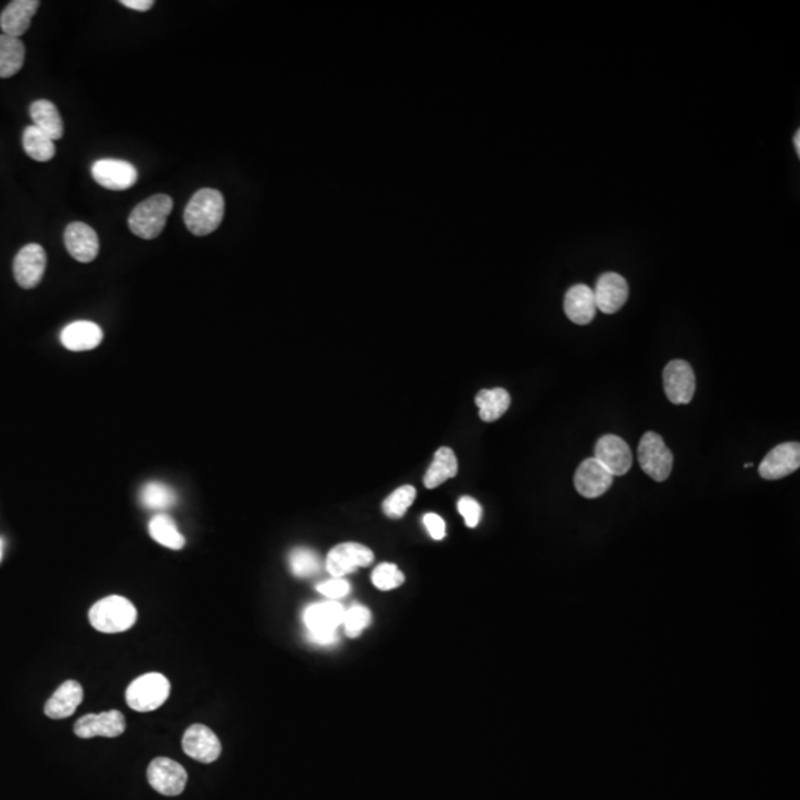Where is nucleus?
I'll return each instance as SVG.
<instances>
[{"mask_svg":"<svg viewBox=\"0 0 800 800\" xmlns=\"http://www.w3.org/2000/svg\"><path fill=\"white\" fill-rule=\"evenodd\" d=\"M224 218V198L215 189H202L192 196L184 211V223L194 236H206L220 227Z\"/></svg>","mask_w":800,"mask_h":800,"instance_id":"obj_1","label":"nucleus"},{"mask_svg":"<svg viewBox=\"0 0 800 800\" xmlns=\"http://www.w3.org/2000/svg\"><path fill=\"white\" fill-rule=\"evenodd\" d=\"M174 208V201L168 194H154L151 198L142 201L130 213L128 225L135 236L141 239H154L163 232L166 220Z\"/></svg>","mask_w":800,"mask_h":800,"instance_id":"obj_2","label":"nucleus"},{"mask_svg":"<svg viewBox=\"0 0 800 800\" xmlns=\"http://www.w3.org/2000/svg\"><path fill=\"white\" fill-rule=\"evenodd\" d=\"M89 621L101 633H122L134 626L137 609L122 596H109L91 608Z\"/></svg>","mask_w":800,"mask_h":800,"instance_id":"obj_3","label":"nucleus"},{"mask_svg":"<svg viewBox=\"0 0 800 800\" xmlns=\"http://www.w3.org/2000/svg\"><path fill=\"white\" fill-rule=\"evenodd\" d=\"M344 608L339 603H313L306 608L303 619L307 627L308 639L317 645H332L337 642V629L343 626Z\"/></svg>","mask_w":800,"mask_h":800,"instance_id":"obj_4","label":"nucleus"},{"mask_svg":"<svg viewBox=\"0 0 800 800\" xmlns=\"http://www.w3.org/2000/svg\"><path fill=\"white\" fill-rule=\"evenodd\" d=\"M171 692V683L161 673H147L128 686L127 702L135 712H153L163 706Z\"/></svg>","mask_w":800,"mask_h":800,"instance_id":"obj_5","label":"nucleus"},{"mask_svg":"<svg viewBox=\"0 0 800 800\" xmlns=\"http://www.w3.org/2000/svg\"><path fill=\"white\" fill-rule=\"evenodd\" d=\"M639 464L655 482H664L673 470V453L667 448L660 434L648 431L643 434L638 448Z\"/></svg>","mask_w":800,"mask_h":800,"instance_id":"obj_6","label":"nucleus"},{"mask_svg":"<svg viewBox=\"0 0 800 800\" xmlns=\"http://www.w3.org/2000/svg\"><path fill=\"white\" fill-rule=\"evenodd\" d=\"M186 769L168 757H156L147 768V780L163 796H178L186 789Z\"/></svg>","mask_w":800,"mask_h":800,"instance_id":"obj_7","label":"nucleus"},{"mask_svg":"<svg viewBox=\"0 0 800 800\" xmlns=\"http://www.w3.org/2000/svg\"><path fill=\"white\" fill-rule=\"evenodd\" d=\"M374 562V553L359 543H343L327 553V569L332 578H343L358 568L369 566Z\"/></svg>","mask_w":800,"mask_h":800,"instance_id":"obj_8","label":"nucleus"},{"mask_svg":"<svg viewBox=\"0 0 800 800\" xmlns=\"http://www.w3.org/2000/svg\"><path fill=\"white\" fill-rule=\"evenodd\" d=\"M92 177L104 189L122 192L137 184L139 171L127 161L101 159L92 165Z\"/></svg>","mask_w":800,"mask_h":800,"instance_id":"obj_9","label":"nucleus"},{"mask_svg":"<svg viewBox=\"0 0 800 800\" xmlns=\"http://www.w3.org/2000/svg\"><path fill=\"white\" fill-rule=\"evenodd\" d=\"M667 398L674 405L690 403L695 395V374L685 360H671L662 372Z\"/></svg>","mask_w":800,"mask_h":800,"instance_id":"obj_10","label":"nucleus"},{"mask_svg":"<svg viewBox=\"0 0 800 800\" xmlns=\"http://www.w3.org/2000/svg\"><path fill=\"white\" fill-rule=\"evenodd\" d=\"M47 268V253L37 244H28L20 249L14 260V276L21 288L33 289L40 284Z\"/></svg>","mask_w":800,"mask_h":800,"instance_id":"obj_11","label":"nucleus"},{"mask_svg":"<svg viewBox=\"0 0 800 800\" xmlns=\"http://www.w3.org/2000/svg\"><path fill=\"white\" fill-rule=\"evenodd\" d=\"M595 458L612 476H623L633 464L631 451L624 439L605 434L596 443Z\"/></svg>","mask_w":800,"mask_h":800,"instance_id":"obj_12","label":"nucleus"},{"mask_svg":"<svg viewBox=\"0 0 800 800\" xmlns=\"http://www.w3.org/2000/svg\"><path fill=\"white\" fill-rule=\"evenodd\" d=\"M800 465V445L787 442L775 446L759 465V474L766 481H777L795 473Z\"/></svg>","mask_w":800,"mask_h":800,"instance_id":"obj_13","label":"nucleus"},{"mask_svg":"<svg viewBox=\"0 0 800 800\" xmlns=\"http://www.w3.org/2000/svg\"><path fill=\"white\" fill-rule=\"evenodd\" d=\"M182 750L187 756L192 757L194 761L201 764H213L217 761L221 754V743L213 731L209 730L208 726L196 725L190 726L189 730L182 737Z\"/></svg>","mask_w":800,"mask_h":800,"instance_id":"obj_14","label":"nucleus"},{"mask_svg":"<svg viewBox=\"0 0 800 800\" xmlns=\"http://www.w3.org/2000/svg\"><path fill=\"white\" fill-rule=\"evenodd\" d=\"M127 730V722L118 710H109L106 713L87 714L76 722L75 733L79 738L106 737L115 738Z\"/></svg>","mask_w":800,"mask_h":800,"instance_id":"obj_15","label":"nucleus"},{"mask_svg":"<svg viewBox=\"0 0 800 800\" xmlns=\"http://www.w3.org/2000/svg\"><path fill=\"white\" fill-rule=\"evenodd\" d=\"M614 476L595 457L587 458L577 469L574 483L580 495L597 498L611 488Z\"/></svg>","mask_w":800,"mask_h":800,"instance_id":"obj_16","label":"nucleus"},{"mask_svg":"<svg viewBox=\"0 0 800 800\" xmlns=\"http://www.w3.org/2000/svg\"><path fill=\"white\" fill-rule=\"evenodd\" d=\"M596 307L605 315H614L629 298V285L618 273H605L595 288Z\"/></svg>","mask_w":800,"mask_h":800,"instance_id":"obj_17","label":"nucleus"},{"mask_svg":"<svg viewBox=\"0 0 800 800\" xmlns=\"http://www.w3.org/2000/svg\"><path fill=\"white\" fill-rule=\"evenodd\" d=\"M64 242L68 254L79 263H91L99 255V241L97 233L80 221L68 225L64 232Z\"/></svg>","mask_w":800,"mask_h":800,"instance_id":"obj_18","label":"nucleus"},{"mask_svg":"<svg viewBox=\"0 0 800 800\" xmlns=\"http://www.w3.org/2000/svg\"><path fill=\"white\" fill-rule=\"evenodd\" d=\"M40 2L37 0H14L4 9L0 16V28L4 35L18 37L27 32L32 18L39 9Z\"/></svg>","mask_w":800,"mask_h":800,"instance_id":"obj_19","label":"nucleus"},{"mask_svg":"<svg viewBox=\"0 0 800 800\" xmlns=\"http://www.w3.org/2000/svg\"><path fill=\"white\" fill-rule=\"evenodd\" d=\"M59 338L68 350H94L103 341V329L89 320H78L64 327Z\"/></svg>","mask_w":800,"mask_h":800,"instance_id":"obj_20","label":"nucleus"},{"mask_svg":"<svg viewBox=\"0 0 800 800\" xmlns=\"http://www.w3.org/2000/svg\"><path fill=\"white\" fill-rule=\"evenodd\" d=\"M565 313L571 322L577 325H587L595 319V292L587 285H576L565 296Z\"/></svg>","mask_w":800,"mask_h":800,"instance_id":"obj_21","label":"nucleus"},{"mask_svg":"<svg viewBox=\"0 0 800 800\" xmlns=\"http://www.w3.org/2000/svg\"><path fill=\"white\" fill-rule=\"evenodd\" d=\"M82 700L83 690L80 683L68 681L47 700L45 704V714L51 719L70 718L80 706Z\"/></svg>","mask_w":800,"mask_h":800,"instance_id":"obj_22","label":"nucleus"},{"mask_svg":"<svg viewBox=\"0 0 800 800\" xmlns=\"http://www.w3.org/2000/svg\"><path fill=\"white\" fill-rule=\"evenodd\" d=\"M30 116L37 130H42L49 139L59 140L64 134V123L56 104L47 99H37L30 106Z\"/></svg>","mask_w":800,"mask_h":800,"instance_id":"obj_23","label":"nucleus"},{"mask_svg":"<svg viewBox=\"0 0 800 800\" xmlns=\"http://www.w3.org/2000/svg\"><path fill=\"white\" fill-rule=\"evenodd\" d=\"M458 462L455 453L448 446H443L434 453L433 462L430 464L424 476L426 488L433 489L441 486L443 482L457 476Z\"/></svg>","mask_w":800,"mask_h":800,"instance_id":"obj_24","label":"nucleus"},{"mask_svg":"<svg viewBox=\"0 0 800 800\" xmlns=\"http://www.w3.org/2000/svg\"><path fill=\"white\" fill-rule=\"evenodd\" d=\"M26 47L18 37L0 35V79H8L23 68Z\"/></svg>","mask_w":800,"mask_h":800,"instance_id":"obj_25","label":"nucleus"},{"mask_svg":"<svg viewBox=\"0 0 800 800\" xmlns=\"http://www.w3.org/2000/svg\"><path fill=\"white\" fill-rule=\"evenodd\" d=\"M509 391L497 387L493 390H481L476 396V405L479 408V417L485 422L497 421L498 418L507 412L510 408Z\"/></svg>","mask_w":800,"mask_h":800,"instance_id":"obj_26","label":"nucleus"},{"mask_svg":"<svg viewBox=\"0 0 800 800\" xmlns=\"http://www.w3.org/2000/svg\"><path fill=\"white\" fill-rule=\"evenodd\" d=\"M149 533L156 543L171 550H182L186 545V538L168 514H156L149 524Z\"/></svg>","mask_w":800,"mask_h":800,"instance_id":"obj_27","label":"nucleus"},{"mask_svg":"<svg viewBox=\"0 0 800 800\" xmlns=\"http://www.w3.org/2000/svg\"><path fill=\"white\" fill-rule=\"evenodd\" d=\"M23 147L24 151L36 162H49L57 153L54 140L49 139L35 125H30L24 130Z\"/></svg>","mask_w":800,"mask_h":800,"instance_id":"obj_28","label":"nucleus"},{"mask_svg":"<svg viewBox=\"0 0 800 800\" xmlns=\"http://www.w3.org/2000/svg\"><path fill=\"white\" fill-rule=\"evenodd\" d=\"M141 504L149 510H166L172 507L177 501L174 489L162 482H149L142 486L140 493Z\"/></svg>","mask_w":800,"mask_h":800,"instance_id":"obj_29","label":"nucleus"},{"mask_svg":"<svg viewBox=\"0 0 800 800\" xmlns=\"http://www.w3.org/2000/svg\"><path fill=\"white\" fill-rule=\"evenodd\" d=\"M289 568L298 578H307L319 571L320 560L313 550L306 547L294 548L289 555Z\"/></svg>","mask_w":800,"mask_h":800,"instance_id":"obj_30","label":"nucleus"},{"mask_svg":"<svg viewBox=\"0 0 800 800\" xmlns=\"http://www.w3.org/2000/svg\"><path fill=\"white\" fill-rule=\"evenodd\" d=\"M415 495H417V491H415L414 486H400L384 500V513L391 519H400V517L405 516L406 510L410 509L414 503Z\"/></svg>","mask_w":800,"mask_h":800,"instance_id":"obj_31","label":"nucleus"},{"mask_svg":"<svg viewBox=\"0 0 800 800\" xmlns=\"http://www.w3.org/2000/svg\"><path fill=\"white\" fill-rule=\"evenodd\" d=\"M405 581L403 572L393 564H381L372 572V583L375 587L389 592L402 586Z\"/></svg>","mask_w":800,"mask_h":800,"instance_id":"obj_32","label":"nucleus"},{"mask_svg":"<svg viewBox=\"0 0 800 800\" xmlns=\"http://www.w3.org/2000/svg\"><path fill=\"white\" fill-rule=\"evenodd\" d=\"M371 623V612L365 607L356 605L344 612L343 627L348 638H358Z\"/></svg>","mask_w":800,"mask_h":800,"instance_id":"obj_33","label":"nucleus"},{"mask_svg":"<svg viewBox=\"0 0 800 800\" xmlns=\"http://www.w3.org/2000/svg\"><path fill=\"white\" fill-rule=\"evenodd\" d=\"M458 512L462 513L469 528H476L482 519V507L474 498L462 497L458 501Z\"/></svg>","mask_w":800,"mask_h":800,"instance_id":"obj_34","label":"nucleus"},{"mask_svg":"<svg viewBox=\"0 0 800 800\" xmlns=\"http://www.w3.org/2000/svg\"><path fill=\"white\" fill-rule=\"evenodd\" d=\"M317 592L327 596L329 599H341L344 596L350 593V584L343 578H332V580L325 581V583L317 586Z\"/></svg>","mask_w":800,"mask_h":800,"instance_id":"obj_35","label":"nucleus"},{"mask_svg":"<svg viewBox=\"0 0 800 800\" xmlns=\"http://www.w3.org/2000/svg\"><path fill=\"white\" fill-rule=\"evenodd\" d=\"M422 522L426 525L427 531H429L430 536L433 540L441 541L445 538V522H443L441 516L434 514V513H427L426 516L422 517Z\"/></svg>","mask_w":800,"mask_h":800,"instance_id":"obj_36","label":"nucleus"},{"mask_svg":"<svg viewBox=\"0 0 800 800\" xmlns=\"http://www.w3.org/2000/svg\"><path fill=\"white\" fill-rule=\"evenodd\" d=\"M120 4L125 8L134 9V11L146 12L151 11L154 6L153 0H122Z\"/></svg>","mask_w":800,"mask_h":800,"instance_id":"obj_37","label":"nucleus"},{"mask_svg":"<svg viewBox=\"0 0 800 800\" xmlns=\"http://www.w3.org/2000/svg\"><path fill=\"white\" fill-rule=\"evenodd\" d=\"M793 142H795V149H796V153L800 154V132L797 130L796 135H795V139H793Z\"/></svg>","mask_w":800,"mask_h":800,"instance_id":"obj_38","label":"nucleus"},{"mask_svg":"<svg viewBox=\"0 0 800 800\" xmlns=\"http://www.w3.org/2000/svg\"><path fill=\"white\" fill-rule=\"evenodd\" d=\"M0 560H2V540H0Z\"/></svg>","mask_w":800,"mask_h":800,"instance_id":"obj_39","label":"nucleus"}]
</instances>
